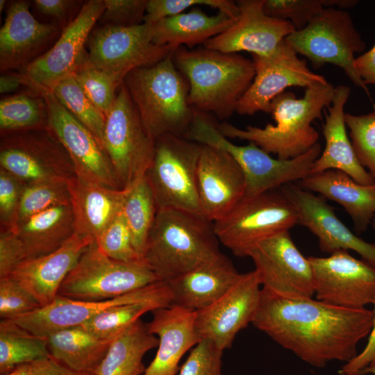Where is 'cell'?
Instances as JSON below:
<instances>
[{"label": "cell", "instance_id": "6da1fadb", "mask_svg": "<svg viewBox=\"0 0 375 375\" xmlns=\"http://www.w3.org/2000/svg\"><path fill=\"white\" fill-rule=\"evenodd\" d=\"M372 310L347 308L312 298L290 299L261 288L251 324L308 364L324 367L348 362L370 332Z\"/></svg>", "mask_w": 375, "mask_h": 375}, {"label": "cell", "instance_id": "7a4b0ae2", "mask_svg": "<svg viewBox=\"0 0 375 375\" xmlns=\"http://www.w3.org/2000/svg\"><path fill=\"white\" fill-rule=\"evenodd\" d=\"M335 92V87L328 81L306 87L299 99L292 92H283L271 102L275 124L242 129L224 121L217 126L228 139L247 140L279 159L293 158L318 143L319 133L312 123L322 119V112L331 104Z\"/></svg>", "mask_w": 375, "mask_h": 375}, {"label": "cell", "instance_id": "3957f363", "mask_svg": "<svg viewBox=\"0 0 375 375\" xmlns=\"http://www.w3.org/2000/svg\"><path fill=\"white\" fill-rule=\"evenodd\" d=\"M173 59L188 81L189 106L220 120L236 112L255 76L252 60L238 53L181 47L173 53Z\"/></svg>", "mask_w": 375, "mask_h": 375}, {"label": "cell", "instance_id": "277c9868", "mask_svg": "<svg viewBox=\"0 0 375 375\" xmlns=\"http://www.w3.org/2000/svg\"><path fill=\"white\" fill-rule=\"evenodd\" d=\"M219 243L213 222L203 216L158 209L143 259L160 281H168L218 256Z\"/></svg>", "mask_w": 375, "mask_h": 375}, {"label": "cell", "instance_id": "5b68a950", "mask_svg": "<svg viewBox=\"0 0 375 375\" xmlns=\"http://www.w3.org/2000/svg\"><path fill=\"white\" fill-rule=\"evenodd\" d=\"M123 83L151 137L184 136L193 119L188 103L189 85L173 53L160 62L129 72Z\"/></svg>", "mask_w": 375, "mask_h": 375}, {"label": "cell", "instance_id": "8992f818", "mask_svg": "<svg viewBox=\"0 0 375 375\" xmlns=\"http://www.w3.org/2000/svg\"><path fill=\"white\" fill-rule=\"evenodd\" d=\"M285 40L297 54L307 58L315 68L325 64L340 67L372 100L367 85L355 67V54L362 52L366 44L347 10L324 8L305 28L295 31Z\"/></svg>", "mask_w": 375, "mask_h": 375}, {"label": "cell", "instance_id": "52a82bcc", "mask_svg": "<svg viewBox=\"0 0 375 375\" xmlns=\"http://www.w3.org/2000/svg\"><path fill=\"white\" fill-rule=\"evenodd\" d=\"M298 224L297 212L279 190L244 198L228 213L213 222L217 239L238 257L253 247Z\"/></svg>", "mask_w": 375, "mask_h": 375}, {"label": "cell", "instance_id": "ba28073f", "mask_svg": "<svg viewBox=\"0 0 375 375\" xmlns=\"http://www.w3.org/2000/svg\"><path fill=\"white\" fill-rule=\"evenodd\" d=\"M201 146L171 134L156 140L153 160L145 177L158 210L174 208L202 215L197 185Z\"/></svg>", "mask_w": 375, "mask_h": 375}, {"label": "cell", "instance_id": "9c48e42d", "mask_svg": "<svg viewBox=\"0 0 375 375\" xmlns=\"http://www.w3.org/2000/svg\"><path fill=\"white\" fill-rule=\"evenodd\" d=\"M103 145L122 190L131 188L152 164L156 141L146 129L124 83L106 117Z\"/></svg>", "mask_w": 375, "mask_h": 375}, {"label": "cell", "instance_id": "30bf717a", "mask_svg": "<svg viewBox=\"0 0 375 375\" xmlns=\"http://www.w3.org/2000/svg\"><path fill=\"white\" fill-rule=\"evenodd\" d=\"M160 281L144 262L110 258L96 242L79 258L61 284L58 296L74 300L104 301Z\"/></svg>", "mask_w": 375, "mask_h": 375}, {"label": "cell", "instance_id": "8fae6325", "mask_svg": "<svg viewBox=\"0 0 375 375\" xmlns=\"http://www.w3.org/2000/svg\"><path fill=\"white\" fill-rule=\"evenodd\" d=\"M153 36V24L149 23L99 27L88 38V60L121 85L133 69L154 65L176 51L170 45L155 44Z\"/></svg>", "mask_w": 375, "mask_h": 375}, {"label": "cell", "instance_id": "7c38bea8", "mask_svg": "<svg viewBox=\"0 0 375 375\" xmlns=\"http://www.w3.org/2000/svg\"><path fill=\"white\" fill-rule=\"evenodd\" d=\"M104 10L103 0L85 3L51 48L20 70L23 85L38 93L51 90L61 79L72 74L87 53L85 46Z\"/></svg>", "mask_w": 375, "mask_h": 375}, {"label": "cell", "instance_id": "4fadbf2b", "mask_svg": "<svg viewBox=\"0 0 375 375\" xmlns=\"http://www.w3.org/2000/svg\"><path fill=\"white\" fill-rule=\"evenodd\" d=\"M25 131L1 141V169L24 184L70 177L61 170L73 169L70 158L49 128Z\"/></svg>", "mask_w": 375, "mask_h": 375}, {"label": "cell", "instance_id": "5bb4252c", "mask_svg": "<svg viewBox=\"0 0 375 375\" xmlns=\"http://www.w3.org/2000/svg\"><path fill=\"white\" fill-rule=\"evenodd\" d=\"M248 257L255 265L262 289L290 299L312 298L315 294L311 265L295 245L289 231L261 241Z\"/></svg>", "mask_w": 375, "mask_h": 375}, {"label": "cell", "instance_id": "9a60e30c", "mask_svg": "<svg viewBox=\"0 0 375 375\" xmlns=\"http://www.w3.org/2000/svg\"><path fill=\"white\" fill-rule=\"evenodd\" d=\"M38 94L47 105L49 128L68 153L74 175L122 190L106 151L93 133L60 103L51 90Z\"/></svg>", "mask_w": 375, "mask_h": 375}, {"label": "cell", "instance_id": "2e32d148", "mask_svg": "<svg viewBox=\"0 0 375 375\" xmlns=\"http://www.w3.org/2000/svg\"><path fill=\"white\" fill-rule=\"evenodd\" d=\"M251 56L255 76L237 106L239 115H252L258 111L270 114L272 101L287 88H306L327 81L312 72L285 39L271 54Z\"/></svg>", "mask_w": 375, "mask_h": 375}, {"label": "cell", "instance_id": "e0dca14e", "mask_svg": "<svg viewBox=\"0 0 375 375\" xmlns=\"http://www.w3.org/2000/svg\"><path fill=\"white\" fill-rule=\"evenodd\" d=\"M317 300L347 308H363L375 301V267L338 250L327 257H308Z\"/></svg>", "mask_w": 375, "mask_h": 375}, {"label": "cell", "instance_id": "ac0fdd59", "mask_svg": "<svg viewBox=\"0 0 375 375\" xmlns=\"http://www.w3.org/2000/svg\"><path fill=\"white\" fill-rule=\"evenodd\" d=\"M156 301L172 305V295L165 281H158L104 301L74 300L57 296L50 304L15 319L33 334L47 338L58 331L80 326L111 307L138 301Z\"/></svg>", "mask_w": 375, "mask_h": 375}, {"label": "cell", "instance_id": "d6986e66", "mask_svg": "<svg viewBox=\"0 0 375 375\" xmlns=\"http://www.w3.org/2000/svg\"><path fill=\"white\" fill-rule=\"evenodd\" d=\"M258 272L241 274L221 297L196 311L195 326L201 340H208L222 351L232 346L236 335L251 321L260 297Z\"/></svg>", "mask_w": 375, "mask_h": 375}, {"label": "cell", "instance_id": "ffe728a7", "mask_svg": "<svg viewBox=\"0 0 375 375\" xmlns=\"http://www.w3.org/2000/svg\"><path fill=\"white\" fill-rule=\"evenodd\" d=\"M217 147L229 153L242 168L246 178L245 199L301 181L311 174L314 162L322 153L319 143L288 160L274 158L252 142L240 146L224 137L219 140Z\"/></svg>", "mask_w": 375, "mask_h": 375}, {"label": "cell", "instance_id": "44dd1931", "mask_svg": "<svg viewBox=\"0 0 375 375\" xmlns=\"http://www.w3.org/2000/svg\"><path fill=\"white\" fill-rule=\"evenodd\" d=\"M279 190L294 207L298 224L306 227L318 238L322 251L331 254L338 250H352L375 267V243L367 242L351 231L323 197L293 183Z\"/></svg>", "mask_w": 375, "mask_h": 375}, {"label": "cell", "instance_id": "7402d4cb", "mask_svg": "<svg viewBox=\"0 0 375 375\" xmlns=\"http://www.w3.org/2000/svg\"><path fill=\"white\" fill-rule=\"evenodd\" d=\"M197 185L202 216L214 222L228 213L244 197L245 175L226 151L201 144Z\"/></svg>", "mask_w": 375, "mask_h": 375}, {"label": "cell", "instance_id": "603a6c76", "mask_svg": "<svg viewBox=\"0 0 375 375\" xmlns=\"http://www.w3.org/2000/svg\"><path fill=\"white\" fill-rule=\"evenodd\" d=\"M240 15L235 23L222 33L207 40L204 47L224 53L247 51L268 56L296 30L289 21L267 15L264 0L236 1Z\"/></svg>", "mask_w": 375, "mask_h": 375}, {"label": "cell", "instance_id": "cb8c5ba5", "mask_svg": "<svg viewBox=\"0 0 375 375\" xmlns=\"http://www.w3.org/2000/svg\"><path fill=\"white\" fill-rule=\"evenodd\" d=\"M61 32L56 25L38 21L28 1L12 2L0 30L1 72L22 70L48 51Z\"/></svg>", "mask_w": 375, "mask_h": 375}, {"label": "cell", "instance_id": "d4e9b609", "mask_svg": "<svg viewBox=\"0 0 375 375\" xmlns=\"http://www.w3.org/2000/svg\"><path fill=\"white\" fill-rule=\"evenodd\" d=\"M94 241L92 237L74 233L57 250L20 262L8 276L30 292L41 307L47 306L56 298L69 272Z\"/></svg>", "mask_w": 375, "mask_h": 375}, {"label": "cell", "instance_id": "484cf974", "mask_svg": "<svg viewBox=\"0 0 375 375\" xmlns=\"http://www.w3.org/2000/svg\"><path fill=\"white\" fill-rule=\"evenodd\" d=\"M152 313L147 327L158 338V348L143 375H176L182 357L201 340L196 331V311L172 305Z\"/></svg>", "mask_w": 375, "mask_h": 375}, {"label": "cell", "instance_id": "4316f807", "mask_svg": "<svg viewBox=\"0 0 375 375\" xmlns=\"http://www.w3.org/2000/svg\"><path fill=\"white\" fill-rule=\"evenodd\" d=\"M350 94L348 85L335 87L331 105L327 108L328 113H325L322 130L325 147L314 162L310 174L328 169L340 170L360 184L372 185L375 179L358 161L347 133L344 108Z\"/></svg>", "mask_w": 375, "mask_h": 375}, {"label": "cell", "instance_id": "83f0119b", "mask_svg": "<svg viewBox=\"0 0 375 375\" xmlns=\"http://www.w3.org/2000/svg\"><path fill=\"white\" fill-rule=\"evenodd\" d=\"M241 274L224 253L167 282L172 305L199 310L214 303L238 280Z\"/></svg>", "mask_w": 375, "mask_h": 375}, {"label": "cell", "instance_id": "f1b7e54d", "mask_svg": "<svg viewBox=\"0 0 375 375\" xmlns=\"http://www.w3.org/2000/svg\"><path fill=\"white\" fill-rule=\"evenodd\" d=\"M74 233L95 240L122 212L128 193L73 175L67 180Z\"/></svg>", "mask_w": 375, "mask_h": 375}, {"label": "cell", "instance_id": "f546056e", "mask_svg": "<svg viewBox=\"0 0 375 375\" xmlns=\"http://www.w3.org/2000/svg\"><path fill=\"white\" fill-rule=\"evenodd\" d=\"M300 186L341 205L358 234L365 232L375 217V183L362 185L340 170L328 169L310 174Z\"/></svg>", "mask_w": 375, "mask_h": 375}, {"label": "cell", "instance_id": "4dcf8cb0", "mask_svg": "<svg viewBox=\"0 0 375 375\" xmlns=\"http://www.w3.org/2000/svg\"><path fill=\"white\" fill-rule=\"evenodd\" d=\"M235 20L219 11L215 15L209 16L194 7L188 12L153 23V42L158 46L170 45L176 50L183 46L191 49L222 33Z\"/></svg>", "mask_w": 375, "mask_h": 375}, {"label": "cell", "instance_id": "1f68e13d", "mask_svg": "<svg viewBox=\"0 0 375 375\" xmlns=\"http://www.w3.org/2000/svg\"><path fill=\"white\" fill-rule=\"evenodd\" d=\"M12 231L21 241L25 259L49 254L60 248L74 233L72 206H58L36 214Z\"/></svg>", "mask_w": 375, "mask_h": 375}, {"label": "cell", "instance_id": "d6a6232c", "mask_svg": "<svg viewBox=\"0 0 375 375\" xmlns=\"http://www.w3.org/2000/svg\"><path fill=\"white\" fill-rule=\"evenodd\" d=\"M47 338L51 356L83 375H94L113 340L99 338L81 326L58 331Z\"/></svg>", "mask_w": 375, "mask_h": 375}, {"label": "cell", "instance_id": "836d02e7", "mask_svg": "<svg viewBox=\"0 0 375 375\" xmlns=\"http://www.w3.org/2000/svg\"><path fill=\"white\" fill-rule=\"evenodd\" d=\"M158 346V338L140 319L111 342L94 375H143V358Z\"/></svg>", "mask_w": 375, "mask_h": 375}, {"label": "cell", "instance_id": "e575fe53", "mask_svg": "<svg viewBox=\"0 0 375 375\" xmlns=\"http://www.w3.org/2000/svg\"><path fill=\"white\" fill-rule=\"evenodd\" d=\"M51 356L47 338L33 334L11 319L0 322V374L17 366Z\"/></svg>", "mask_w": 375, "mask_h": 375}, {"label": "cell", "instance_id": "d590c367", "mask_svg": "<svg viewBox=\"0 0 375 375\" xmlns=\"http://www.w3.org/2000/svg\"><path fill=\"white\" fill-rule=\"evenodd\" d=\"M157 211L154 196L144 176L128 189L122 208L133 244L142 258Z\"/></svg>", "mask_w": 375, "mask_h": 375}, {"label": "cell", "instance_id": "8d00e7d4", "mask_svg": "<svg viewBox=\"0 0 375 375\" xmlns=\"http://www.w3.org/2000/svg\"><path fill=\"white\" fill-rule=\"evenodd\" d=\"M48 112L44 99L19 94L0 101V128L3 133L48 128Z\"/></svg>", "mask_w": 375, "mask_h": 375}, {"label": "cell", "instance_id": "74e56055", "mask_svg": "<svg viewBox=\"0 0 375 375\" xmlns=\"http://www.w3.org/2000/svg\"><path fill=\"white\" fill-rule=\"evenodd\" d=\"M167 307L156 301L121 304L101 312L80 325L92 335L112 340L148 312Z\"/></svg>", "mask_w": 375, "mask_h": 375}, {"label": "cell", "instance_id": "f35d334b", "mask_svg": "<svg viewBox=\"0 0 375 375\" xmlns=\"http://www.w3.org/2000/svg\"><path fill=\"white\" fill-rule=\"evenodd\" d=\"M51 91L60 103L86 126L103 145L106 116L86 96L74 76L71 74L61 79Z\"/></svg>", "mask_w": 375, "mask_h": 375}, {"label": "cell", "instance_id": "ab89813d", "mask_svg": "<svg viewBox=\"0 0 375 375\" xmlns=\"http://www.w3.org/2000/svg\"><path fill=\"white\" fill-rule=\"evenodd\" d=\"M67 180L24 184L15 227L28 218L47 209L70 204Z\"/></svg>", "mask_w": 375, "mask_h": 375}, {"label": "cell", "instance_id": "60d3db41", "mask_svg": "<svg viewBox=\"0 0 375 375\" xmlns=\"http://www.w3.org/2000/svg\"><path fill=\"white\" fill-rule=\"evenodd\" d=\"M357 3L356 0H264L263 10L271 17L290 22L296 31H300L324 8L344 10Z\"/></svg>", "mask_w": 375, "mask_h": 375}, {"label": "cell", "instance_id": "b9f144b4", "mask_svg": "<svg viewBox=\"0 0 375 375\" xmlns=\"http://www.w3.org/2000/svg\"><path fill=\"white\" fill-rule=\"evenodd\" d=\"M72 75L94 105L106 117L117 97L120 85L112 78L92 66L88 51Z\"/></svg>", "mask_w": 375, "mask_h": 375}, {"label": "cell", "instance_id": "7bdbcfd3", "mask_svg": "<svg viewBox=\"0 0 375 375\" xmlns=\"http://www.w3.org/2000/svg\"><path fill=\"white\" fill-rule=\"evenodd\" d=\"M344 120L358 161L375 179V106L365 115L345 113Z\"/></svg>", "mask_w": 375, "mask_h": 375}, {"label": "cell", "instance_id": "ee69618b", "mask_svg": "<svg viewBox=\"0 0 375 375\" xmlns=\"http://www.w3.org/2000/svg\"><path fill=\"white\" fill-rule=\"evenodd\" d=\"M95 242L100 250L111 258L125 262H144L133 244L131 232L122 210Z\"/></svg>", "mask_w": 375, "mask_h": 375}, {"label": "cell", "instance_id": "f6af8a7d", "mask_svg": "<svg viewBox=\"0 0 375 375\" xmlns=\"http://www.w3.org/2000/svg\"><path fill=\"white\" fill-rule=\"evenodd\" d=\"M194 6H207L218 9L233 19L240 10L236 1L230 0H147L143 22L153 24L165 17L183 12Z\"/></svg>", "mask_w": 375, "mask_h": 375}, {"label": "cell", "instance_id": "bcb514c9", "mask_svg": "<svg viewBox=\"0 0 375 375\" xmlns=\"http://www.w3.org/2000/svg\"><path fill=\"white\" fill-rule=\"evenodd\" d=\"M37 299L17 281L0 278V317L13 320L40 308Z\"/></svg>", "mask_w": 375, "mask_h": 375}, {"label": "cell", "instance_id": "7dc6e473", "mask_svg": "<svg viewBox=\"0 0 375 375\" xmlns=\"http://www.w3.org/2000/svg\"><path fill=\"white\" fill-rule=\"evenodd\" d=\"M223 351L208 340H201L190 351L177 375H222Z\"/></svg>", "mask_w": 375, "mask_h": 375}, {"label": "cell", "instance_id": "c3c4849f", "mask_svg": "<svg viewBox=\"0 0 375 375\" xmlns=\"http://www.w3.org/2000/svg\"><path fill=\"white\" fill-rule=\"evenodd\" d=\"M103 2L105 10L100 19L106 25L130 26L143 23L147 0H103Z\"/></svg>", "mask_w": 375, "mask_h": 375}, {"label": "cell", "instance_id": "681fc988", "mask_svg": "<svg viewBox=\"0 0 375 375\" xmlns=\"http://www.w3.org/2000/svg\"><path fill=\"white\" fill-rule=\"evenodd\" d=\"M24 183L1 169L0 171V219L3 229L13 230Z\"/></svg>", "mask_w": 375, "mask_h": 375}, {"label": "cell", "instance_id": "f907efd6", "mask_svg": "<svg viewBox=\"0 0 375 375\" xmlns=\"http://www.w3.org/2000/svg\"><path fill=\"white\" fill-rule=\"evenodd\" d=\"M25 259L23 245L11 230L3 229L0 233V278L10 276L16 266Z\"/></svg>", "mask_w": 375, "mask_h": 375}, {"label": "cell", "instance_id": "816d5d0a", "mask_svg": "<svg viewBox=\"0 0 375 375\" xmlns=\"http://www.w3.org/2000/svg\"><path fill=\"white\" fill-rule=\"evenodd\" d=\"M373 305L372 326L368 335L367 344L360 353L342 366L340 373L352 375L360 373L367 367L375 365V301Z\"/></svg>", "mask_w": 375, "mask_h": 375}, {"label": "cell", "instance_id": "f5cc1de1", "mask_svg": "<svg viewBox=\"0 0 375 375\" xmlns=\"http://www.w3.org/2000/svg\"><path fill=\"white\" fill-rule=\"evenodd\" d=\"M30 375H83L50 356L31 363Z\"/></svg>", "mask_w": 375, "mask_h": 375}, {"label": "cell", "instance_id": "db71d44e", "mask_svg": "<svg viewBox=\"0 0 375 375\" xmlns=\"http://www.w3.org/2000/svg\"><path fill=\"white\" fill-rule=\"evenodd\" d=\"M76 1L69 0H35V8L42 15L63 20Z\"/></svg>", "mask_w": 375, "mask_h": 375}, {"label": "cell", "instance_id": "11a10c76", "mask_svg": "<svg viewBox=\"0 0 375 375\" xmlns=\"http://www.w3.org/2000/svg\"><path fill=\"white\" fill-rule=\"evenodd\" d=\"M356 69L363 83L375 85V44L355 59Z\"/></svg>", "mask_w": 375, "mask_h": 375}, {"label": "cell", "instance_id": "9f6ffc18", "mask_svg": "<svg viewBox=\"0 0 375 375\" xmlns=\"http://www.w3.org/2000/svg\"><path fill=\"white\" fill-rule=\"evenodd\" d=\"M21 85H23V82L19 74H1L0 77V92L1 94L14 92Z\"/></svg>", "mask_w": 375, "mask_h": 375}, {"label": "cell", "instance_id": "6f0895ef", "mask_svg": "<svg viewBox=\"0 0 375 375\" xmlns=\"http://www.w3.org/2000/svg\"><path fill=\"white\" fill-rule=\"evenodd\" d=\"M31 364H22L17 366L10 372L3 375H30Z\"/></svg>", "mask_w": 375, "mask_h": 375}, {"label": "cell", "instance_id": "680465c9", "mask_svg": "<svg viewBox=\"0 0 375 375\" xmlns=\"http://www.w3.org/2000/svg\"><path fill=\"white\" fill-rule=\"evenodd\" d=\"M360 374L361 375L365 374H372L375 375V365L366 367L362 372H360Z\"/></svg>", "mask_w": 375, "mask_h": 375}, {"label": "cell", "instance_id": "91938a15", "mask_svg": "<svg viewBox=\"0 0 375 375\" xmlns=\"http://www.w3.org/2000/svg\"><path fill=\"white\" fill-rule=\"evenodd\" d=\"M6 1H5V0H1L0 1V11L1 12L4 8L5 5H6Z\"/></svg>", "mask_w": 375, "mask_h": 375}, {"label": "cell", "instance_id": "94428289", "mask_svg": "<svg viewBox=\"0 0 375 375\" xmlns=\"http://www.w3.org/2000/svg\"><path fill=\"white\" fill-rule=\"evenodd\" d=\"M374 231H375V217H374L373 220L372 221V223H371Z\"/></svg>", "mask_w": 375, "mask_h": 375}, {"label": "cell", "instance_id": "6125c7cd", "mask_svg": "<svg viewBox=\"0 0 375 375\" xmlns=\"http://www.w3.org/2000/svg\"><path fill=\"white\" fill-rule=\"evenodd\" d=\"M340 375H347V374H344V373H340ZM352 375H361V374H360V373H355V374H352Z\"/></svg>", "mask_w": 375, "mask_h": 375}]
</instances>
